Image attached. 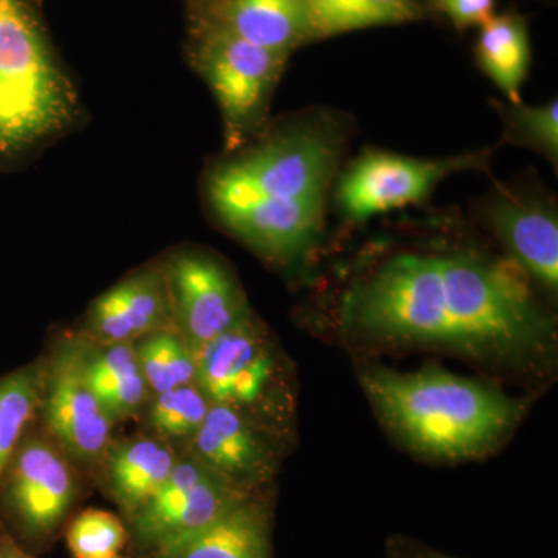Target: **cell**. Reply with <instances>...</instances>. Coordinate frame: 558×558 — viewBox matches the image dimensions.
Wrapping results in <instances>:
<instances>
[{"instance_id": "obj_1", "label": "cell", "mask_w": 558, "mask_h": 558, "mask_svg": "<svg viewBox=\"0 0 558 558\" xmlns=\"http://www.w3.org/2000/svg\"><path fill=\"white\" fill-rule=\"evenodd\" d=\"M526 277L513 260L476 253H402L349 290L341 322L369 343L521 368L549 354L556 339Z\"/></svg>"}, {"instance_id": "obj_2", "label": "cell", "mask_w": 558, "mask_h": 558, "mask_svg": "<svg viewBox=\"0 0 558 558\" xmlns=\"http://www.w3.org/2000/svg\"><path fill=\"white\" fill-rule=\"evenodd\" d=\"M360 384L381 424L402 446L428 459L487 457L520 424L526 400L436 365L400 373L369 366Z\"/></svg>"}, {"instance_id": "obj_3", "label": "cell", "mask_w": 558, "mask_h": 558, "mask_svg": "<svg viewBox=\"0 0 558 558\" xmlns=\"http://www.w3.org/2000/svg\"><path fill=\"white\" fill-rule=\"evenodd\" d=\"M80 117L75 83L28 0H0V170L64 135Z\"/></svg>"}, {"instance_id": "obj_4", "label": "cell", "mask_w": 558, "mask_h": 558, "mask_svg": "<svg viewBox=\"0 0 558 558\" xmlns=\"http://www.w3.org/2000/svg\"><path fill=\"white\" fill-rule=\"evenodd\" d=\"M332 148L312 130L275 135L208 175L207 197L220 220L260 201L325 196Z\"/></svg>"}, {"instance_id": "obj_5", "label": "cell", "mask_w": 558, "mask_h": 558, "mask_svg": "<svg viewBox=\"0 0 558 558\" xmlns=\"http://www.w3.org/2000/svg\"><path fill=\"white\" fill-rule=\"evenodd\" d=\"M76 469L33 418L0 475V524L22 548L35 554L57 537L78 498Z\"/></svg>"}, {"instance_id": "obj_6", "label": "cell", "mask_w": 558, "mask_h": 558, "mask_svg": "<svg viewBox=\"0 0 558 558\" xmlns=\"http://www.w3.org/2000/svg\"><path fill=\"white\" fill-rule=\"evenodd\" d=\"M196 381L209 403L242 411L264 424L288 396L278 349L255 315L193 349ZM267 427V425H266ZM269 428V427H267Z\"/></svg>"}, {"instance_id": "obj_7", "label": "cell", "mask_w": 558, "mask_h": 558, "mask_svg": "<svg viewBox=\"0 0 558 558\" xmlns=\"http://www.w3.org/2000/svg\"><path fill=\"white\" fill-rule=\"evenodd\" d=\"M286 58L253 46L213 22L202 28L193 64L218 101L230 149L242 145L258 123Z\"/></svg>"}, {"instance_id": "obj_8", "label": "cell", "mask_w": 558, "mask_h": 558, "mask_svg": "<svg viewBox=\"0 0 558 558\" xmlns=\"http://www.w3.org/2000/svg\"><path fill=\"white\" fill-rule=\"evenodd\" d=\"M36 418L76 468L100 472L113 424L84 376L80 333L65 336L43 360Z\"/></svg>"}, {"instance_id": "obj_9", "label": "cell", "mask_w": 558, "mask_h": 558, "mask_svg": "<svg viewBox=\"0 0 558 558\" xmlns=\"http://www.w3.org/2000/svg\"><path fill=\"white\" fill-rule=\"evenodd\" d=\"M248 497L253 495L185 453L159 492L128 519L131 537L148 554L199 531Z\"/></svg>"}, {"instance_id": "obj_10", "label": "cell", "mask_w": 558, "mask_h": 558, "mask_svg": "<svg viewBox=\"0 0 558 558\" xmlns=\"http://www.w3.org/2000/svg\"><path fill=\"white\" fill-rule=\"evenodd\" d=\"M161 267L170 289L175 328L191 349L252 317L240 282L215 256L183 250Z\"/></svg>"}, {"instance_id": "obj_11", "label": "cell", "mask_w": 558, "mask_h": 558, "mask_svg": "<svg viewBox=\"0 0 558 558\" xmlns=\"http://www.w3.org/2000/svg\"><path fill=\"white\" fill-rule=\"evenodd\" d=\"M483 157L421 160L398 154L368 150L340 180L337 199L352 220H366L381 213L417 204L439 180L451 172L480 167Z\"/></svg>"}, {"instance_id": "obj_12", "label": "cell", "mask_w": 558, "mask_h": 558, "mask_svg": "<svg viewBox=\"0 0 558 558\" xmlns=\"http://www.w3.org/2000/svg\"><path fill=\"white\" fill-rule=\"evenodd\" d=\"M186 453L252 495L263 494L278 469L269 428L242 411L215 403Z\"/></svg>"}, {"instance_id": "obj_13", "label": "cell", "mask_w": 558, "mask_h": 558, "mask_svg": "<svg viewBox=\"0 0 558 558\" xmlns=\"http://www.w3.org/2000/svg\"><path fill=\"white\" fill-rule=\"evenodd\" d=\"M175 328L163 267L135 271L106 290L87 312L83 336L95 343H135L149 333Z\"/></svg>"}, {"instance_id": "obj_14", "label": "cell", "mask_w": 558, "mask_h": 558, "mask_svg": "<svg viewBox=\"0 0 558 558\" xmlns=\"http://www.w3.org/2000/svg\"><path fill=\"white\" fill-rule=\"evenodd\" d=\"M274 508L267 495L242 499L226 513L146 554V558H274Z\"/></svg>"}, {"instance_id": "obj_15", "label": "cell", "mask_w": 558, "mask_h": 558, "mask_svg": "<svg viewBox=\"0 0 558 558\" xmlns=\"http://www.w3.org/2000/svg\"><path fill=\"white\" fill-rule=\"evenodd\" d=\"M325 196L260 201L222 220L250 247L286 259L307 247L322 223Z\"/></svg>"}, {"instance_id": "obj_16", "label": "cell", "mask_w": 558, "mask_h": 558, "mask_svg": "<svg viewBox=\"0 0 558 558\" xmlns=\"http://www.w3.org/2000/svg\"><path fill=\"white\" fill-rule=\"evenodd\" d=\"M488 216L513 263L546 289L557 290L558 223L553 209L535 201L501 199Z\"/></svg>"}, {"instance_id": "obj_17", "label": "cell", "mask_w": 558, "mask_h": 558, "mask_svg": "<svg viewBox=\"0 0 558 558\" xmlns=\"http://www.w3.org/2000/svg\"><path fill=\"white\" fill-rule=\"evenodd\" d=\"M179 457L170 444L154 436L112 440L100 473L109 497L126 519L170 478Z\"/></svg>"}, {"instance_id": "obj_18", "label": "cell", "mask_w": 558, "mask_h": 558, "mask_svg": "<svg viewBox=\"0 0 558 558\" xmlns=\"http://www.w3.org/2000/svg\"><path fill=\"white\" fill-rule=\"evenodd\" d=\"M84 376L113 425L137 416L150 398L134 343H95L80 333Z\"/></svg>"}, {"instance_id": "obj_19", "label": "cell", "mask_w": 558, "mask_h": 558, "mask_svg": "<svg viewBox=\"0 0 558 558\" xmlns=\"http://www.w3.org/2000/svg\"><path fill=\"white\" fill-rule=\"evenodd\" d=\"M209 22L253 46L286 57L310 35L304 0H222Z\"/></svg>"}, {"instance_id": "obj_20", "label": "cell", "mask_w": 558, "mask_h": 558, "mask_svg": "<svg viewBox=\"0 0 558 558\" xmlns=\"http://www.w3.org/2000/svg\"><path fill=\"white\" fill-rule=\"evenodd\" d=\"M476 58L480 68L510 101L520 105V92L531 64L526 25L519 16L502 14L483 25Z\"/></svg>"}, {"instance_id": "obj_21", "label": "cell", "mask_w": 558, "mask_h": 558, "mask_svg": "<svg viewBox=\"0 0 558 558\" xmlns=\"http://www.w3.org/2000/svg\"><path fill=\"white\" fill-rule=\"evenodd\" d=\"M310 35L328 36L341 33L402 24L416 20L413 0H304Z\"/></svg>"}, {"instance_id": "obj_22", "label": "cell", "mask_w": 558, "mask_h": 558, "mask_svg": "<svg viewBox=\"0 0 558 558\" xmlns=\"http://www.w3.org/2000/svg\"><path fill=\"white\" fill-rule=\"evenodd\" d=\"M134 349L150 396L196 381L193 349L178 328L149 333Z\"/></svg>"}, {"instance_id": "obj_23", "label": "cell", "mask_w": 558, "mask_h": 558, "mask_svg": "<svg viewBox=\"0 0 558 558\" xmlns=\"http://www.w3.org/2000/svg\"><path fill=\"white\" fill-rule=\"evenodd\" d=\"M43 360L0 377V475L38 414Z\"/></svg>"}, {"instance_id": "obj_24", "label": "cell", "mask_w": 558, "mask_h": 558, "mask_svg": "<svg viewBox=\"0 0 558 558\" xmlns=\"http://www.w3.org/2000/svg\"><path fill=\"white\" fill-rule=\"evenodd\" d=\"M209 400L196 384L168 389L150 396L145 407L150 436L172 444L189 446L207 417Z\"/></svg>"}, {"instance_id": "obj_25", "label": "cell", "mask_w": 558, "mask_h": 558, "mask_svg": "<svg viewBox=\"0 0 558 558\" xmlns=\"http://www.w3.org/2000/svg\"><path fill=\"white\" fill-rule=\"evenodd\" d=\"M126 527L119 517L100 509L78 513L68 526L65 538L75 558H112L126 545Z\"/></svg>"}, {"instance_id": "obj_26", "label": "cell", "mask_w": 558, "mask_h": 558, "mask_svg": "<svg viewBox=\"0 0 558 558\" xmlns=\"http://www.w3.org/2000/svg\"><path fill=\"white\" fill-rule=\"evenodd\" d=\"M512 124L517 134L531 145L545 150L549 157L557 159L558 153V101L537 108H517L512 112Z\"/></svg>"}, {"instance_id": "obj_27", "label": "cell", "mask_w": 558, "mask_h": 558, "mask_svg": "<svg viewBox=\"0 0 558 558\" xmlns=\"http://www.w3.org/2000/svg\"><path fill=\"white\" fill-rule=\"evenodd\" d=\"M438 5L459 28L483 27L494 17L495 0H438Z\"/></svg>"}, {"instance_id": "obj_28", "label": "cell", "mask_w": 558, "mask_h": 558, "mask_svg": "<svg viewBox=\"0 0 558 558\" xmlns=\"http://www.w3.org/2000/svg\"><path fill=\"white\" fill-rule=\"evenodd\" d=\"M388 558H457L446 556V554L439 553V550H435L432 548H427V546L422 545V543L416 542V539L410 538H392L388 545Z\"/></svg>"}, {"instance_id": "obj_29", "label": "cell", "mask_w": 558, "mask_h": 558, "mask_svg": "<svg viewBox=\"0 0 558 558\" xmlns=\"http://www.w3.org/2000/svg\"><path fill=\"white\" fill-rule=\"evenodd\" d=\"M0 558H36L31 550L22 548L0 524Z\"/></svg>"}, {"instance_id": "obj_30", "label": "cell", "mask_w": 558, "mask_h": 558, "mask_svg": "<svg viewBox=\"0 0 558 558\" xmlns=\"http://www.w3.org/2000/svg\"><path fill=\"white\" fill-rule=\"evenodd\" d=\"M112 558H128V557L120 556V554H119V556H116V557H112Z\"/></svg>"}]
</instances>
